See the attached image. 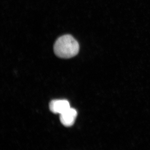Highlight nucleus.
I'll return each mask as SVG.
<instances>
[{
	"label": "nucleus",
	"instance_id": "nucleus-1",
	"mask_svg": "<svg viewBox=\"0 0 150 150\" xmlns=\"http://www.w3.org/2000/svg\"><path fill=\"white\" fill-rule=\"evenodd\" d=\"M79 43L74 38L69 34L62 35L55 42L54 53L62 59H68L76 56L79 51Z\"/></svg>",
	"mask_w": 150,
	"mask_h": 150
},
{
	"label": "nucleus",
	"instance_id": "nucleus-3",
	"mask_svg": "<svg viewBox=\"0 0 150 150\" xmlns=\"http://www.w3.org/2000/svg\"><path fill=\"white\" fill-rule=\"evenodd\" d=\"M70 107L69 103L66 100H54L49 104V108L51 112L60 115Z\"/></svg>",
	"mask_w": 150,
	"mask_h": 150
},
{
	"label": "nucleus",
	"instance_id": "nucleus-2",
	"mask_svg": "<svg viewBox=\"0 0 150 150\" xmlns=\"http://www.w3.org/2000/svg\"><path fill=\"white\" fill-rule=\"evenodd\" d=\"M77 116V112L74 108L70 107L60 115L61 123L66 127L73 126Z\"/></svg>",
	"mask_w": 150,
	"mask_h": 150
}]
</instances>
